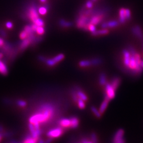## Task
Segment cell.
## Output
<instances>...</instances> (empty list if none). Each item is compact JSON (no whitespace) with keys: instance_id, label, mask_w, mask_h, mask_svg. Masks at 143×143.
Wrapping results in <instances>:
<instances>
[{"instance_id":"obj_46","label":"cell","mask_w":143,"mask_h":143,"mask_svg":"<svg viewBox=\"0 0 143 143\" xmlns=\"http://www.w3.org/2000/svg\"><path fill=\"white\" fill-rule=\"evenodd\" d=\"M38 143H45V142L43 140H39L38 142Z\"/></svg>"},{"instance_id":"obj_48","label":"cell","mask_w":143,"mask_h":143,"mask_svg":"<svg viewBox=\"0 0 143 143\" xmlns=\"http://www.w3.org/2000/svg\"><path fill=\"white\" fill-rule=\"evenodd\" d=\"M3 56V54H2V53H0V59L2 58Z\"/></svg>"},{"instance_id":"obj_35","label":"cell","mask_w":143,"mask_h":143,"mask_svg":"<svg viewBox=\"0 0 143 143\" xmlns=\"http://www.w3.org/2000/svg\"><path fill=\"white\" fill-rule=\"evenodd\" d=\"M91 141L93 143H97V138L96 135L95 133H92L91 134Z\"/></svg>"},{"instance_id":"obj_2","label":"cell","mask_w":143,"mask_h":143,"mask_svg":"<svg viewBox=\"0 0 143 143\" xmlns=\"http://www.w3.org/2000/svg\"><path fill=\"white\" fill-rule=\"evenodd\" d=\"M90 18L88 17V15L85 14L81 15L77 20V27L80 28H84L88 30V26L90 23Z\"/></svg>"},{"instance_id":"obj_19","label":"cell","mask_w":143,"mask_h":143,"mask_svg":"<svg viewBox=\"0 0 143 143\" xmlns=\"http://www.w3.org/2000/svg\"><path fill=\"white\" fill-rule=\"evenodd\" d=\"M136 62L135 57V56L131 55L128 68L131 69V70L134 73L135 69L136 68Z\"/></svg>"},{"instance_id":"obj_18","label":"cell","mask_w":143,"mask_h":143,"mask_svg":"<svg viewBox=\"0 0 143 143\" xmlns=\"http://www.w3.org/2000/svg\"><path fill=\"white\" fill-rule=\"evenodd\" d=\"M71 122V128L73 129H75L78 127L79 125V120L78 118L76 117H72L70 118Z\"/></svg>"},{"instance_id":"obj_44","label":"cell","mask_w":143,"mask_h":143,"mask_svg":"<svg viewBox=\"0 0 143 143\" xmlns=\"http://www.w3.org/2000/svg\"><path fill=\"white\" fill-rule=\"evenodd\" d=\"M3 127L2 126V125H0V133H3Z\"/></svg>"},{"instance_id":"obj_22","label":"cell","mask_w":143,"mask_h":143,"mask_svg":"<svg viewBox=\"0 0 143 143\" xmlns=\"http://www.w3.org/2000/svg\"><path fill=\"white\" fill-rule=\"evenodd\" d=\"M109 33V30L107 29H103L101 30H96L93 33H92V35L94 36H96L99 35H105Z\"/></svg>"},{"instance_id":"obj_41","label":"cell","mask_w":143,"mask_h":143,"mask_svg":"<svg viewBox=\"0 0 143 143\" xmlns=\"http://www.w3.org/2000/svg\"><path fill=\"white\" fill-rule=\"evenodd\" d=\"M4 45V42L2 38H0V48Z\"/></svg>"},{"instance_id":"obj_28","label":"cell","mask_w":143,"mask_h":143,"mask_svg":"<svg viewBox=\"0 0 143 143\" xmlns=\"http://www.w3.org/2000/svg\"><path fill=\"white\" fill-rule=\"evenodd\" d=\"M38 11L40 15H45L47 13V9L45 6H41L39 8Z\"/></svg>"},{"instance_id":"obj_36","label":"cell","mask_w":143,"mask_h":143,"mask_svg":"<svg viewBox=\"0 0 143 143\" xmlns=\"http://www.w3.org/2000/svg\"><path fill=\"white\" fill-rule=\"evenodd\" d=\"M88 29L92 33H93V32H95V31H96V28L95 25H94L93 24L91 23H90L88 26Z\"/></svg>"},{"instance_id":"obj_23","label":"cell","mask_w":143,"mask_h":143,"mask_svg":"<svg viewBox=\"0 0 143 143\" xmlns=\"http://www.w3.org/2000/svg\"><path fill=\"white\" fill-rule=\"evenodd\" d=\"M99 83L100 85L104 86L105 85L107 84V77H106V75L103 73H102L100 75L99 77Z\"/></svg>"},{"instance_id":"obj_5","label":"cell","mask_w":143,"mask_h":143,"mask_svg":"<svg viewBox=\"0 0 143 143\" xmlns=\"http://www.w3.org/2000/svg\"><path fill=\"white\" fill-rule=\"evenodd\" d=\"M124 135V130L123 129H120L117 130L113 136L112 143H125Z\"/></svg>"},{"instance_id":"obj_40","label":"cell","mask_w":143,"mask_h":143,"mask_svg":"<svg viewBox=\"0 0 143 143\" xmlns=\"http://www.w3.org/2000/svg\"><path fill=\"white\" fill-rule=\"evenodd\" d=\"M6 27L9 29H11L12 27H13V23L9 21L7 22L6 23Z\"/></svg>"},{"instance_id":"obj_21","label":"cell","mask_w":143,"mask_h":143,"mask_svg":"<svg viewBox=\"0 0 143 143\" xmlns=\"http://www.w3.org/2000/svg\"><path fill=\"white\" fill-rule=\"evenodd\" d=\"M31 41L29 38H27L25 39H23V42L21 43V45L20 46V50H23L24 49L26 48L29 44L31 43Z\"/></svg>"},{"instance_id":"obj_51","label":"cell","mask_w":143,"mask_h":143,"mask_svg":"<svg viewBox=\"0 0 143 143\" xmlns=\"http://www.w3.org/2000/svg\"><path fill=\"white\" fill-rule=\"evenodd\" d=\"M93 1H96V0H93Z\"/></svg>"},{"instance_id":"obj_24","label":"cell","mask_w":143,"mask_h":143,"mask_svg":"<svg viewBox=\"0 0 143 143\" xmlns=\"http://www.w3.org/2000/svg\"><path fill=\"white\" fill-rule=\"evenodd\" d=\"M76 94H77V96H78L79 98H80V99H82L84 101H86L88 100V97L87 95H86L83 92H82L81 90H79L77 92Z\"/></svg>"},{"instance_id":"obj_9","label":"cell","mask_w":143,"mask_h":143,"mask_svg":"<svg viewBox=\"0 0 143 143\" xmlns=\"http://www.w3.org/2000/svg\"><path fill=\"white\" fill-rule=\"evenodd\" d=\"M122 53L124 55V63L125 65V66L127 68L129 67V65L130 63V57H131V54H130L129 50L127 49H124L122 50Z\"/></svg>"},{"instance_id":"obj_16","label":"cell","mask_w":143,"mask_h":143,"mask_svg":"<svg viewBox=\"0 0 143 143\" xmlns=\"http://www.w3.org/2000/svg\"><path fill=\"white\" fill-rule=\"evenodd\" d=\"M126 18L125 15V9L121 8L119 10V21L120 23H125L126 21Z\"/></svg>"},{"instance_id":"obj_50","label":"cell","mask_w":143,"mask_h":143,"mask_svg":"<svg viewBox=\"0 0 143 143\" xmlns=\"http://www.w3.org/2000/svg\"><path fill=\"white\" fill-rule=\"evenodd\" d=\"M2 138H0V142H1V141H2Z\"/></svg>"},{"instance_id":"obj_25","label":"cell","mask_w":143,"mask_h":143,"mask_svg":"<svg viewBox=\"0 0 143 143\" xmlns=\"http://www.w3.org/2000/svg\"><path fill=\"white\" fill-rule=\"evenodd\" d=\"M91 60H81V62L79 63V65L80 67H88L90 66V65H91Z\"/></svg>"},{"instance_id":"obj_4","label":"cell","mask_w":143,"mask_h":143,"mask_svg":"<svg viewBox=\"0 0 143 143\" xmlns=\"http://www.w3.org/2000/svg\"><path fill=\"white\" fill-rule=\"evenodd\" d=\"M63 133L64 130L62 127H57L49 130L47 133V136L48 137L54 139L59 137L62 135Z\"/></svg>"},{"instance_id":"obj_43","label":"cell","mask_w":143,"mask_h":143,"mask_svg":"<svg viewBox=\"0 0 143 143\" xmlns=\"http://www.w3.org/2000/svg\"><path fill=\"white\" fill-rule=\"evenodd\" d=\"M39 59L41 60V61H42V62H45L46 61V58H45V57H44L43 56H40L39 57Z\"/></svg>"},{"instance_id":"obj_52","label":"cell","mask_w":143,"mask_h":143,"mask_svg":"<svg viewBox=\"0 0 143 143\" xmlns=\"http://www.w3.org/2000/svg\"></svg>"},{"instance_id":"obj_15","label":"cell","mask_w":143,"mask_h":143,"mask_svg":"<svg viewBox=\"0 0 143 143\" xmlns=\"http://www.w3.org/2000/svg\"><path fill=\"white\" fill-rule=\"evenodd\" d=\"M38 139L35 138L31 135H27L24 139L23 143H38Z\"/></svg>"},{"instance_id":"obj_30","label":"cell","mask_w":143,"mask_h":143,"mask_svg":"<svg viewBox=\"0 0 143 143\" xmlns=\"http://www.w3.org/2000/svg\"><path fill=\"white\" fill-rule=\"evenodd\" d=\"M34 23L36 25H37V26H44V21L40 18H38L34 22Z\"/></svg>"},{"instance_id":"obj_27","label":"cell","mask_w":143,"mask_h":143,"mask_svg":"<svg viewBox=\"0 0 143 143\" xmlns=\"http://www.w3.org/2000/svg\"><path fill=\"white\" fill-rule=\"evenodd\" d=\"M77 105L80 109H83L85 107V101L83 100L82 99H80V98H79L78 100H77Z\"/></svg>"},{"instance_id":"obj_12","label":"cell","mask_w":143,"mask_h":143,"mask_svg":"<svg viewBox=\"0 0 143 143\" xmlns=\"http://www.w3.org/2000/svg\"><path fill=\"white\" fill-rule=\"evenodd\" d=\"M59 124L63 128H66L71 127V122L70 118L69 119H68V118H62V119H61L59 121Z\"/></svg>"},{"instance_id":"obj_38","label":"cell","mask_w":143,"mask_h":143,"mask_svg":"<svg viewBox=\"0 0 143 143\" xmlns=\"http://www.w3.org/2000/svg\"><path fill=\"white\" fill-rule=\"evenodd\" d=\"M128 49H129V51L130 52L131 55L135 56V54H136V53H137L136 52L135 50V49L134 48V47H132V46H129L128 47Z\"/></svg>"},{"instance_id":"obj_26","label":"cell","mask_w":143,"mask_h":143,"mask_svg":"<svg viewBox=\"0 0 143 143\" xmlns=\"http://www.w3.org/2000/svg\"><path fill=\"white\" fill-rule=\"evenodd\" d=\"M91 110L92 112L93 113V114H95V116L96 117L98 118H100L101 117V113L100 112L99 110H98L95 107H91Z\"/></svg>"},{"instance_id":"obj_14","label":"cell","mask_w":143,"mask_h":143,"mask_svg":"<svg viewBox=\"0 0 143 143\" xmlns=\"http://www.w3.org/2000/svg\"><path fill=\"white\" fill-rule=\"evenodd\" d=\"M28 128H29V131L31 135V136L35 138L39 139V136L38 135L37 133V131L35 128L34 125L31 123H29L28 125Z\"/></svg>"},{"instance_id":"obj_20","label":"cell","mask_w":143,"mask_h":143,"mask_svg":"<svg viewBox=\"0 0 143 143\" xmlns=\"http://www.w3.org/2000/svg\"><path fill=\"white\" fill-rule=\"evenodd\" d=\"M109 102V101L104 99V100L101 104V105H100L99 110L101 114L103 113L105 111V110H106V109H107L108 105Z\"/></svg>"},{"instance_id":"obj_39","label":"cell","mask_w":143,"mask_h":143,"mask_svg":"<svg viewBox=\"0 0 143 143\" xmlns=\"http://www.w3.org/2000/svg\"><path fill=\"white\" fill-rule=\"evenodd\" d=\"M86 6H87L88 8H89V9H91V7L93 6V3L91 1H88L86 3Z\"/></svg>"},{"instance_id":"obj_32","label":"cell","mask_w":143,"mask_h":143,"mask_svg":"<svg viewBox=\"0 0 143 143\" xmlns=\"http://www.w3.org/2000/svg\"><path fill=\"white\" fill-rule=\"evenodd\" d=\"M28 37H29V35L28 33L24 30L22 31L20 34V38L22 40L28 38Z\"/></svg>"},{"instance_id":"obj_31","label":"cell","mask_w":143,"mask_h":143,"mask_svg":"<svg viewBox=\"0 0 143 143\" xmlns=\"http://www.w3.org/2000/svg\"><path fill=\"white\" fill-rule=\"evenodd\" d=\"M59 23L62 27H68L72 25V23L65 21L64 20H61L59 22Z\"/></svg>"},{"instance_id":"obj_37","label":"cell","mask_w":143,"mask_h":143,"mask_svg":"<svg viewBox=\"0 0 143 143\" xmlns=\"http://www.w3.org/2000/svg\"><path fill=\"white\" fill-rule=\"evenodd\" d=\"M125 15L127 20H129L131 18V12L129 9H125Z\"/></svg>"},{"instance_id":"obj_7","label":"cell","mask_w":143,"mask_h":143,"mask_svg":"<svg viewBox=\"0 0 143 143\" xmlns=\"http://www.w3.org/2000/svg\"><path fill=\"white\" fill-rule=\"evenodd\" d=\"M28 15L29 18L32 22H34L36 20L39 18L37 10L34 6H31L29 7L28 10Z\"/></svg>"},{"instance_id":"obj_6","label":"cell","mask_w":143,"mask_h":143,"mask_svg":"<svg viewBox=\"0 0 143 143\" xmlns=\"http://www.w3.org/2000/svg\"><path fill=\"white\" fill-rule=\"evenodd\" d=\"M64 58V55L63 54H60L55 56L54 58L46 60V63L49 66H54L57 63L60 62Z\"/></svg>"},{"instance_id":"obj_49","label":"cell","mask_w":143,"mask_h":143,"mask_svg":"<svg viewBox=\"0 0 143 143\" xmlns=\"http://www.w3.org/2000/svg\"><path fill=\"white\" fill-rule=\"evenodd\" d=\"M40 1L42 2H45L46 1V0H40Z\"/></svg>"},{"instance_id":"obj_8","label":"cell","mask_w":143,"mask_h":143,"mask_svg":"<svg viewBox=\"0 0 143 143\" xmlns=\"http://www.w3.org/2000/svg\"><path fill=\"white\" fill-rule=\"evenodd\" d=\"M132 32L134 36H135L141 40H143V33L141 27L136 25L133 27L132 29Z\"/></svg>"},{"instance_id":"obj_17","label":"cell","mask_w":143,"mask_h":143,"mask_svg":"<svg viewBox=\"0 0 143 143\" xmlns=\"http://www.w3.org/2000/svg\"><path fill=\"white\" fill-rule=\"evenodd\" d=\"M8 73V69L6 64L0 60V73L1 74L5 75Z\"/></svg>"},{"instance_id":"obj_29","label":"cell","mask_w":143,"mask_h":143,"mask_svg":"<svg viewBox=\"0 0 143 143\" xmlns=\"http://www.w3.org/2000/svg\"><path fill=\"white\" fill-rule=\"evenodd\" d=\"M36 32L39 35H42L45 33V29L44 26H38Z\"/></svg>"},{"instance_id":"obj_10","label":"cell","mask_w":143,"mask_h":143,"mask_svg":"<svg viewBox=\"0 0 143 143\" xmlns=\"http://www.w3.org/2000/svg\"><path fill=\"white\" fill-rule=\"evenodd\" d=\"M119 25V22L116 20H112L108 22H103L101 24V27L103 29H107L108 28H114Z\"/></svg>"},{"instance_id":"obj_34","label":"cell","mask_w":143,"mask_h":143,"mask_svg":"<svg viewBox=\"0 0 143 143\" xmlns=\"http://www.w3.org/2000/svg\"><path fill=\"white\" fill-rule=\"evenodd\" d=\"M17 104L20 107H24L27 105V102L25 101L19 100L17 101Z\"/></svg>"},{"instance_id":"obj_42","label":"cell","mask_w":143,"mask_h":143,"mask_svg":"<svg viewBox=\"0 0 143 143\" xmlns=\"http://www.w3.org/2000/svg\"><path fill=\"white\" fill-rule=\"evenodd\" d=\"M52 140H53V138L48 137L47 140L45 142V143H50L52 141Z\"/></svg>"},{"instance_id":"obj_13","label":"cell","mask_w":143,"mask_h":143,"mask_svg":"<svg viewBox=\"0 0 143 143\" xmlns=\"http://www.w3.org/2000/svg\"><path fill=\"white\" fill-rule=\"evenodd\" d=\"M121 80L119 77H114L111 80V85L112 87L113 88V89L116 91L118 88L119 87V86L120 84Z\"/></svg>"},{"instance_id":"obj_3","label":"cell","mask_w":143,"mask_h":143,"mask_svg":"<svg viewBox=\"0 0 143 143\" xmlns=\"http://www.w3.org/2000/svg\"><path fill=\"white\" fill-rule=\"evenodd\" d=\"M116 90L112 87L111 84L109 83H107L105 84V92L104 95L105 99L108 101H110L115 96Z\"/></svg>"},{"instance_id":"obj_11","label":"cell","mask_w":143,"mask_h":143,"mask_svg":"<svg viewBox=\"0 0 143 143\" xmlns=\"http://www.w3.org/2000/svg\"><path fill=\"white\" fill-rule=\"evenodd\" d=\"M103 17V15L95 14L93 15L90 19V23L94 24V25H97L101 22Z\"/></svg>"},{"instance_id":"obj_45","label":"cell","mask_w":143,"mask_h":143,"mask_svg":"<svg viewBox=\"0 0 143 143\" xmlns=\"http://www.w3.org/2000/svg\"><path fill=\"white\" fill-rule=\"evenodd\" d=\"M8 143H20L18 142H17L16 141H14V140H12L10 142H9Z\"/></svg>"},{"instance_id":"obj_33","label":"cell","mask_w":143,"mask_h":143,"mask_svg":"<svg viewBox=\"0 0 143 143\" xmlns=\"http://www.w3.org/2000/svg\"><path fill=\"white\" fill-rule=\"evenodd\" d=\"M102 62V60L101 59L96 58H93L92 60H91V64L93 65H97L100 64H101Z\"/></svg>"},{"instance_id":"obj_47","label":"cell","mask_w":143,"mask_h":143,"mask_svg":"<svg viewBox=\"0 0 143 143\" xmlns=\"http://www.w3.org/2000/svg\"><path fill=\"white\" fill-rule=\"evenodd\" d=\"M140 64H141V66H142V67L143 68V60H141V61Z\"/></svg>"},{"instance_id":"obj_1","label":"cell","mask_w":143,"mask_h":143,"mask_svg":"<svg viewBox=\"0 0 143 143\" xmlns=\"http://www.w3.org/2000/svg\"><path fill=\"white\" fill-rule=\"evenodd\" d=\"M55 111V107L52 104L49 103L43 104L38 109V112L29 118V121L34 125L46 123L54 116Z\"/></svg>"}]
</instances>
